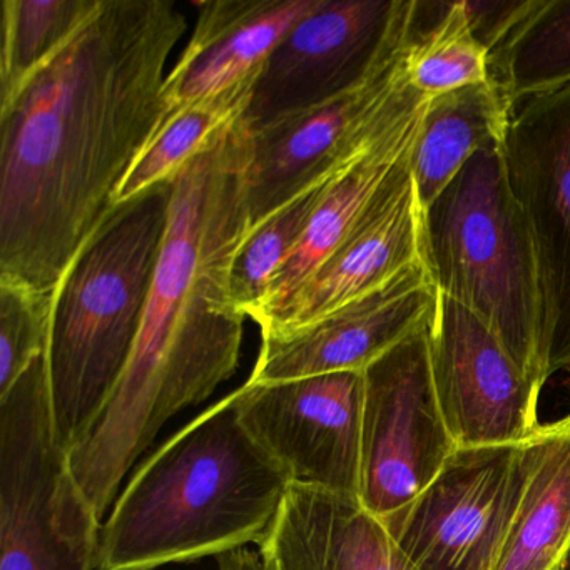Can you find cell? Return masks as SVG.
<instances>
[{
  "mask_svg": "<svg viewBox=\"0 0 570 570\" xmlns=\"http://www.w3.org/2000/svg\"><path fill=\"white\" fill-rule=\"evenodd\" d=\"M343 165L303 189L299 195L272 213L243 239L233 262L229 292H232L233 305L246 318L262 306L273 279L285 268L293 253L298 249L316 208L328 191L330 183Z\"/></svg>",
  "mask_w": 570,
  "mask_h": 570,
  "instance_id": "cb8c5ba5",
  "label": "cell"
},
{
  "mask_svg": "<svg viewBox=\"0 0 570 570\" xmlns=\"http://www.w3.org/2000/svg\"><path fill=\"white\" fill-rule=\"evenodd\" d=\"M529 466V440L459 446L422 493L382 522L419 570H493Z\"/></svg>",
  "mask_w": 570,
  "mask_h": 570,
  "instance_id": "ba28073f",
  "label": "cell"
},
{
  "mask_svg": "<svg viewBox=\"0 0 570 570\" xmlns=\"http://www.w3.org/2000/svg\"><path fill=\"white\" fill-rule=\"evenodd\" d=\"M249 128L223 129L173 179L165 245L131 360L69 463L99 519L159 430L238 370L246 316L229 292L249 232Z\"/></svg>",
  "mask_w": 570,
  "mask_h": 570,
  "instance_id": "7a4b0ae2",
  "label": "cell"
},
{
  "mask_svg": "<svg viewBox=\"0 0 570 570\" xmlns=\"http://www.w3.org/2000/svg\"><path fill=\"white\" fill-rule=\"evenodd\" d=\"M533 0L510 2H465L466 14L479 41L489 49L490 59L502 48L513 29L525 18Z\"/></svg>",
  "mask_w": 570,
  "mask_h": 570,
  "instance_id": "4316f807",
  "label": "cell"
},
{
  "mask_svg": "<svg viewBox=\"0 0 570 570\" xmlns=\"http://www.w3.org/2000/svg\"><path fill=\"white\" fill-rule=\"evenodd\" d=\"M238 390L243 423L289 483L358 497L363 372Z\"/></svg>",
  "mask_w": 570,
  "mask_h": 570,
  "instance_id": "7c38bea8",
  "label": "cell"
},
{
  "mask_svg": "<svg viewBox=\"0 0 570 570\" xmlns=\"http://www.w3.org/2000/svg\"><path fill=\"white\" fill-rule=\"evenodd\" d=\"M259 553L272 570H419L358 497L293 483Z\"/></svg>",
  "mask_w": 570,
  "mask_h": 570,
  "instance_id": "ac0fdd59",
  "label": "cell"
},
{
  "mask_svg": "<svg viewBox=\"0 0 570 570\" xmlns=\"http://www.w3.org/2000/svg\"><path fill=\"white\" fill-rule=\"evenodd\" d=\"M513 106L495 81L430 98L412 155V176L429 208L482 149L502 146Z\"/></svg>",
  "mask_w": 570,
  "mask_h": 570,
  "instance_id": "ffe728a7",
  "label": "cell"
},
{
  "mask_svg": "<svg viewBox=\"0 0 570 570\" xmlns=\"http://www.w3.org/2000/svg\"><path fill=\"white\" fill-rule=\"evenodd\" d=\"M425 242L440 295L475 315L519 368L546 385L539 266L503 145L476 153L425 209Z\"/></svg>",
  "mask_w": 570,
  "mask_h": 570,
  "instance_id": "5b68a950",
  "label": "cell"
},
{
  "mask_svg": "<svg viewBox=\"0 0 570 570\" xmlns=\"http://www.w3.org/2000/svg\"><path fill=\"white\" fill-rule=\"evenodd\" d=\"M412 39L362 85L249 129V232L352 158L395 115L412 89L405 66Z\"/></svg>",
  "mask_w": 570,
  "mask_h": 570,
  "instance_id": "30bf717a",
  "label": "cell"
},
{
  "mask_svg": "<svg viewBox=\"0 0 570 570\" xmlns=\"http://www.w3.org/2000/svg\"><path fill=\"white\" fill-rule=\"evenodd\" d=\"M318 4L320 0H213L198 4L191 39L163 86V118L258 75L289 29Z\"/></svg>",
  "mask_w": 570,
  "mask_h": 570,
  "instance_id": "e0dca14e",
  "label": "cell"
},
{
  "mask_svg": "<svg viewBox=\"0 0 570 570\" xmlns=\"http://www.w3.org/2000/svg\"><path fill=\"white\" fill-rule=\"evenodd\" d=\"M429 101V96L412 86L399 111L336 173L298 249L273 279L265 302L249 316L253 322L278 308L335 252L393 179L409 168Z\"/></svg>",
  "mask_w": 570,
  "mask_h": 570,
  "instance_id": "2e32d148",
  "label": "cell"
},
{
  "mask_svg": "<svg viewBox=\"0 0 570 570\" xmlns=\"http://www.w3.org/2000/svg\"><path fill=\"white\" fill-rule=\"evenodd\" d=\"M56 293L0 276V395L48 353Z\"/></svg>",
  "mask_w": 570,
  "mask_h": 570,
  "instance_id": "484cf974",
  "label": "cell"
},
{
  "mask_svg": "<svg viewBox=\"0 0 570 570\" xmlns=\"http://www.w3.org/2000/svg\"><path fill=\"white\" fill-rule=\"evenodd\" d=\"M420 263H426L425 208L409 166L335 252L256 325L262 336L295 332Z\"/></svg>",
  "mask_w": 570,
  "mask_h": 570,
  "instance_id": "9a60e30c",
  "label": "cell"
},
{
  "mask_svg": "<svg viewBox=\"0 0 570 570\" xmlns=\"http://www.w3.org/2000/svg\"><path fill=\"white\" fill-rule=\"evenodd\" d=\"M292 483L229 393L146 459L99 535L98 570H156L262 543Z\"/></svg>",
  "mask_w": 570,
  "mask_h": 570,
  "instance_id": "3957f363",
  "label": "cell"
},
{
  "mask_svg": "<svg viewBox=\"0 0 570 570\" xmlns=\"http://www.w3.org/2000/svg\"><path fill=\"white\" fill-rule=\"evenodd\" d=\"M416 0H320L256 76L249 129L362 85L415 35Z\"/></svg>",
  "mask_w": 570,
  "mask_h": 570,
  "instance_id": "52a82bcc",
  "label": "cell"
},
{
  "mask_svg": "<svg viewBox=\"0 0 570 570\" xmlns=\"http://www.w3.org/2000/svg\"><path fill=\"white\" fill-rule=\"evenodd\" d=\"M492 79L513 109L570 85V0H533L492 56Z\"/></svg>",
  "mask_w": 570,
  "mask_h": 570,
  "instance_id": "7402d4cb",
  "label": "cell"
},
{
  "mask_svg": "<svg viewBox=\"0 0 570 570\" xmlns=\"http://www.w3.org/2000/svg\"><path fill=\"white\" fill-rule=\"evenodd\" d=\"M439 295L429 265L412 266L318 322L295 332L262 336L248 383L365 372L393 346L430 325Z\"/></svg>",
  "mask_w": 570,
  "mask_h": 570,
  "instance_id": "5bb4252c",
  "label": "cell"
},
{
  "mask_svg": "<svg viewBox=\"0 0 570 570\" xmlns=\"http://www.w3.org/2000/svg\"><path fill=\"white\" fill-rule=\"evenodd\" d=\"M256 76L165 116L119 186L115 206L173 181L183 166L205 149L215 136L245 119Z\"/></svg>",
  "mask_w": 570,
  "mask_h": 570,
  "instance_id": "44dd1931",
  "label": "cell"
},
{
  "mask_svg": "<svg viewBox=\"0 0 570 570\" xmlns=\"http://www.w3.org/2000/svg\"><path fill=\"white\" fill-rule=\"evenodd\" d=\"M560 570H570V550L567 552V556L563 557L562 563L559 567Z\"/></svg>",
  "mask_w": 570,
  "mask_h": 570,
  "instance_id": "f1b7e54d",
  "label": "cell"
},
{
  "mask_svg": "<svg viewBox=\"0 0 570 570\" xmlns=\"http://www.w3.org/2000/svg\"><path fill=\"white\" fill-rule=\"evenodd\" d=\"M529 476L493 570H557L570 550V413L529 440Z\"/></svg>",
  "mask_w": 570,
  "mask_h": 570,
  "instance_id": "d6986e66",
  "label": "cell"
},
{
  "mask_svg": "<svg viewBox=\"0 0 570 570\" xmlns=\"http://www.w3.org/2000/svg\"><path fill=\"white\" fill-rule=\"evenodd\" d=\"M557 570H560V569H557Z\"/></svg>",
  "mask_w": 570,
  "mask_h": 570,
  "instance_id": "f546056e",
  "label": "cell"
},
{
  "mask_svg": "<svg viewBox=\"0 0 570 570\" xmlns=\"http://www.w3.org/2000/svg\"><path fill=\"white\" fill-rule=\"evenodd\" d=\"M429 326L363 372L358 499L380 520L409 505L459 449L433 383Z\"/></svg>",
  "mask_w": 570,
  "mask_h": 570,
  "instance_id": "9c48e42d",
  "label": "cell"
},
{
  "mask_svg": "<svg viewBox=\"0 0 570 570\" xmlns=\"http://www.w3.org/2000/svg\"><path fill=\"white\" fill-rule=\"evenodd\" d=\"M171 198L168 181L116 205L56 289L49 386L56 432L68 452L101 415L135 352Z\"/></svg>",
  "mask_w": 570,
  "mask_h": 570,
  "instance_id": "277c9868",
  "label": "cell"
},
{
  "mask_svg": "<svg viewBox=\"0 0 570 570\" xmlns=\"http://www.w3.org/2000/svg\"><path fill=\"white\" fill-rule=\"evenodd\" d=\"M101 519L59 442L48 353L0 395V570H92Z\"/></svg>",
  "mask_w": 570,
  "mask_h": 570,
  "instance_id": "8992f818",
  "label": "cell"
},
{
  "mask_svg": "<svg viewBox=\"0 0 570 570\" xmlns=\"http://www.w3.org/2000/svg\"><path fill=\"white\" fill-rule=\"evenodd\" d=\"M186 29L171 0H101L0 106V276L56 293L161 122Z\"/></svg>",
  "mask_w": 570,
  "mask_h": 570,
  "instance_id": "6da1fadb",
  "label": "cell"
},
{
  "mask_svg": "<svg viewBox=\"0 0 570 570\" xmlns=\"http://www.w3.org/2000/svg\"><path fill=\"white\" fill-rule=\"evenodd\" d=\"M101 0H4L0 106L11 101L89 21Z\"/></svg>",
  "mask_w": 570,
  "mask_h": 570,
  "instance_id": "603a6c76",
  "label": "cell"
},
{
  "mask_svg": "<svg viewBox=\"0 0 570 570\" xmlns=\"http://www.w3.org/2000/svg\"><path fill=\"white\" fill-rule=\"evenodd\" d=\"M216 559H218V570H272L262 553H255L246 547L222 553Z\"/></svg>",
  "mask_w": 570,
  "mask_h": 570,
  "instance_id": "83f0119b",
  "label": "cell"
},
{
  "mask_svg": "<svg viewBox=\"0 0 570 570\" xmlns=\"http://www.w3.org/2000/svg\"><path fill=\"white\" fill-rule=\"evenodd\" d=\"M429 345L440 409L456 446L513 445L539 432L543 386L469 309L439 295Z\"/></svg>",
  "mask_w": 570,
  "mask_h": 570,
  "instance_id": "4fadbf2b",
  "label": "cell"
},
{
  "mask_svg": "<svg viewBox=\"0 0 570 570\" xmlns=\"http://www.w3.org/2000/svg\"><path fill=\"white\" fill-rule=\"evenodd\" d=\"M503 156L539 266L550 379L570 370V85L513 109Z\"/></svg>",
  "mask_w": 570,
  "mask_h": 570,
  "instance_id": "8fae6325",
  "label": "cell"
},
{
  "mask_svg": "<svg viewBox=\"0 0 570 570\" xmlns=\"http://www.w3.org/2000/svg\"><path fill=\"white\" fill-rule=\"evenodd\" d=\"M420 18L419 2L416 31L405 59L409 82L416 91L435 98L492 81V59L470 24L465 0L442 4L425 29Z\"/></svg>",
  "mask_w": 570,
  "mask_h": 570,
  "instance_id": "d4e9b609",
  "label": "cell"
}]
</instances>
